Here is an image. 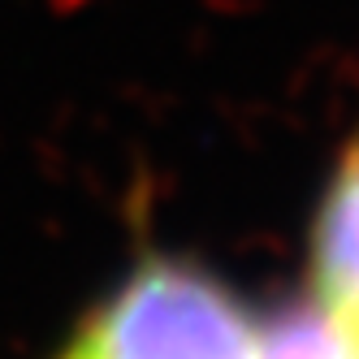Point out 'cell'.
<instances>
[{"instance_id": "1", "label": "cell", "mask_w": 359, "mask_h": 359, "mask_svg": "<svg viewBox=\"0 0 359 359\" xmlns=\"http://www.w3.org/2000/svg\"><path fill=\"white\" fill-rule=\"evenodd\" d=\"M260 320L212 273L147 260L79 320L53 359H255Z\"/></svg>"}, {"instance_id": "2", "label": "cell", "mask_w": 359, "mask_h": 359, "mask_svg": "<svg viewBox=\"0 0 359 359\" xmlns=\"http://www.w3.org/2000/svg\"><path fill=\"white\" fill-rule=\"evenodd\" d=\"M316 307L359 333V147L329 177L312 238Z\"/></svg>"}, {"instance_id": "3", "label": "cell", "mask_w": 359, "mask_h": 359, "mask_svg": "<svg viewBox=\"0 0 359 359\" xmlns=\"http://www.w3.org/2000/svg\"><path fill=\"white\" fill-rule=\"evenodd\" d=\"M255 359H359V333L338 325L325 307H294V312L260 325Z\"/></svg>"}]
</instances>
